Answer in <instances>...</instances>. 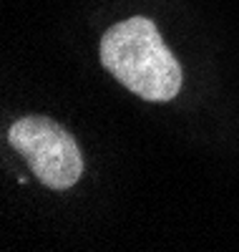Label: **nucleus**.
Instances as JSON below:
<instances>
[{
    "label": "nucleus",
    "instance_id": "obj_1",
    "mask_svg": "<svg viewBox=\"0 0 239 252\" xmlns=\"http://www.w3.org/2000/svg\"><path fill=\"white\" fill-rule=\"evenodd\" d=\"M101 63L119 83L146 101H169L181 89V66L149 18H128L101 38Z\"/></svg>",
    "mask_w": 239,
    "mask_h": 252
},
{
    "label": "nucleus",
    "instance_id": "obj_2",
    "mask_svg": "<svg viewBox=\"0 0 239 252\" xmlns=\"http://www.w3.org/2000/svg\"><path fill=\"white\" fill-rule=\"evenodd\" d=\"M8 141L51 189H68L83 174V157L76 139L53 119H18L8 129Z\"/></svg>",
    "mask_w": 239,
    "mask_h": 252
}]
</instances>
